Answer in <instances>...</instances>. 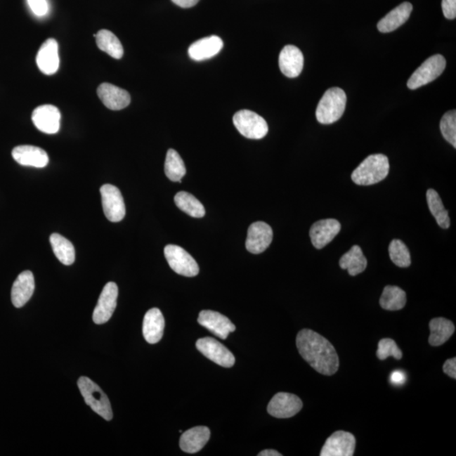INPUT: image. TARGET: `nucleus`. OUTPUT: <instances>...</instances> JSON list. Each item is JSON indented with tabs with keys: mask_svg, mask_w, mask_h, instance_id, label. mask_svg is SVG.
<instances>
[{
	"mask_svg": "<svg viewBox=\"0 0 456 456\" xmlns=\"http://www.w3.org/2000/svg\"><path fill=\"white\" fill-rule=\"evenodd\" d=\"M296 344L302 358L318 373L326 376L337 373L340 363L336 349L327 339L304 329L297 336Z\"/></svg>",
	"mask_w": 456,
	"mask_h": 456,
	"instance_id": "obj_1",
	"label": "nucleus"
},
{
	"mask_svg": "<svg viewBox=\"0 0 456 456\" xmlns=\"http://www.w3.org/2000/svg\"><path fill=\"white\" fill-rule=\"evenodd\" d=\"M390 171V162L383 154L370 155L351 174V179L358 185H373L383 181Z\"/></svg>",
	"mask_w": 456,
	"mask_h": 456,
	"instance_id": "obj_2",
	"label": "nucleus"
},
{
	"mask_svg": "<svg viewBox=\"0 0 456 456\" xmlns=\"http://www.w3.org/2000/svg\"><path fill=\"white\" fill-rule=\"evenodd\" d=\"M346 95L341 88L333 87L325 91L318 104L316 119L322 124L337 122L344 114Z\"/></svg>",
	"mask_w": 456,
	"mask_h": 456,
	"instance_id": "obj_3",
	"label": "nucleus"
},
{
	"mask_svg": "<svg viewBox=\"0 0 456 456\" xmlns=\"http://www.w3.org/2000/svg\"><path fill=\"white\" fill-rule=\"evenodd\" d=\"M78 387L85 403L93 411L107 421L112 419V410L108 397L97 384L89 378L82 377L78 380Z\"/></svg>",
	"mask_w": 456,
	"mask_h": 456,
	"instance_id": "obj_4",
	"label": "nucleus"
},
{
	"mask_svg": "<svg viewBox=\"0 0 456 456\" xmlns=\"http://www.w3.org/2000/svg\"><path fill=\"white\" fill-rule=\"evenodd\" d=\"M233 124L238 132L248 139L261 140L269 131L266 121L250 110L237 112L233 116Z\"/></svg>",
	"mask_w": 456,
	"mask_h": 456,
	"instance_id": "obj_5",
	"label": "nucleus"
},
{
	"mask_svg": "<svg viewBox=\"0 0 456 456\" xmlns=\"http://www.w3.org/2000/svg\"><path fill=\"white\" fill-rule=\"evenodd\" d=\"M164 254L171 269L183 277L193 278L199 274L200 268L195 259L178 245H167Z\"/></svg>",
	"mask_w": 456,
	"mask_h": 456,
	"instance_id": "obj_6",
	"label": "nucleus"
},
{
	"mask_svg": "<svg viewBox=\"0 0 456 456\" xmlns=\"http://www.w3.org/2000/svg\"><path fill=\"white\" fill-rule=\"evenodd\" d=\"M445 58L441 54L429 58L408 79L409 89L416 90L434 82L445 71Z\"/></svg>",
	"mask_w": 456,
	"mask_h": 456,
	"instance_id": "obj_7",
	"label": "nucleus"
},
{
	"mask_svg": "<svg viewBox=\"0 0 456 456\" xmlns=\"http://www.w3.org/2000/svg\"><path fill=\"white\" fill-rule=\"evenodd\" d=\"M104 214L112 223H119L124 219L126 209L124 200L118 188L104 185L100 189Z\"/></svg>",
	"mask_w": 456,
	"mask_h": 456,
	"instance_id": "obj_8",
	"label": "nucleus"
},
{
	"mask_svg": "<svg viewBox=\"0 0 456 456\" xmlns=\"http://www.w3.org/2000/svg\"><path fill=\"white\" fill-rule=\"evenodd\" d=\"M196 348L204 357L221 367H231L235 364L236 359L231 351L214 338L199 339L196 341Z\"/></svg>",
	"mask_w": 456,
	"mask_h": 456,
	"instance_id": "obj_9",
	"label": "nucleus"
},
{
	"mask_svg": "<svg viewBox=\"0 0 456 456\" xmlns=\"http://www.w3.org/2000/svg\"><path fill=\"white\" fill-rule=\"evenodd\" d=\"M118 296L119 288L117 284L112 282L107 283L94 309L93 319L95 324H105L111 319L117 307Z\"/></svg>",
	"mask_w": 456,
	"mask_h": 456,
	"instance_id": "obj_10",
	"label": "nucleus"
},
{
	"mask_svg": "<svg viewBox=\"0 0 456 456\" xmlns=\"http://www.w3.org/2000/svg\"><path fill=\"white\" fill-rule=\"evenodd\" d=\"M302 408L303 403L299 396L280 392L271 400L267 411L274 417L289 418L297 415Z\"/></svg>",
	"mask_w": 456,
	"mask_h": 456,
	"instance_id": "obj_11",
	"label": "nucleus"
},
{
	"mask_svg": "<svg viewBox=\"0 0 456 456\" xmlns=\"http://www.w3.org/2000/svg\"><path fill=\"white\" fill-rule=\"evenodd\" d=\"M356 438L345 431H337L329 437L322 448L321 456H353Z\"/></svg>",
	"mask_w": 456,
	"mask_h": 456,
	"instance_id": "obj_12",
	"label": "nucleus"
},
{
	"mask_svg": "<svg viewBox=\"0 0 456 456\" xmlns=\"http://www.w3.org/2000/svg\"><path fill=\"white\" fill-rule=\"evenodd\" d=\"M273 240L272 228L263 221H256L250 225L246 240V249L249 252L258 254L266 251Z\"/></svg>",
	"mask_w": 456,
	"mask_h": 456,
	"instance_id": "obj_13",
	"label": "nucleus"
},
{
	"mask_svg": "<svg viewBox=\"0 0 456 456\" xmlns=\"http://www.w3.org/2000/svg\"><path fill=\"white\" fill-rule=\"evenodd\" d=\"M198 323L207 328L216 337L227 339L230 333L235 332L236 326L233 322L221 313L211 311H203L200 313Z\"/></svg>",
	"mask_w": 456,
	"mask_h": 456,
	"instance_id": "obj_14",
	"label": "nucleus"
},
{
	"mask_svg": "<svg viewBox=\"0 0 456 456\" xmlns=\"http://www.w3.org/2000/svg\"><path fill=\"white\" fill-rule=\"evenodd\" d=\"M61 115L58 108L53 105L37 107L32 112V119L36 128L48 135L60 131Z\"/></svg>",
	"mask_w": 456,
	"mask_h": 456,
	"instance_id": "obj_15",
	"label": "nucleus"
},
{
	"mask_svg": "<svg viewBox=\"0 0 456 456\" xmlns=\"http://www.w3.org/2000/svg\"><path fill=\"white\" fill-rule=\"evenodd\" d=\"M98 95L104 105L111 110H124L131 102L127 91L110 83L101 84L98 88Z\"/></svg>",
	"mask_w": 456,
	"mask_h": 456,
	"instance_id": "obj_16",
	"label": "nucleus"
},
{
	"mask_svg": "<svg viewBox=\"0 0 456 456\" xmlns=\"http://www.w3.org/2000/svg\"><path fill=\"white\" fill-rule=\"evenodd\" d=\"M304 64V54L294 45H287L279 56V67L288 78H296L302 73Z\"/></svg>",
	"mask_w": 456,
	"mask_h": 456,
	"instance_id": "obj_17",
	"label": "nucleus"
},
{
	"mask_svg": "<svg viewBox=\"0 0 456 456\" xmlns=\"http://www.w3.org/2000/svg\"><path fill=\"white\" fill-rule=\"evenodd\" d=\"M341 226L337 220L325 219L313 223L309 235L313 246L318 249H323L340 233Z\"/></svg>",
	"mask_w": 456,
	"mask_h": 456,
	"instance_id": "obj_18",
	"label": "nucleus"
},
{
	"mask_svg": "<svg viewBox=\"0 0 456 456\" xmlns=\"http://www.w3.org/2000/svg\"><path fill=\"white\" fill-rule=\"evenodd\" d=\"M37 65L45 74H56L60 68V56H58V44L53 39L45 41L37 54Z\"/></svg>",
	"mask_w": 456,
	"mask_h": 456,
	"instance_id": "obj_19",
	"label": "nucleus"
},
{
	"mask_svg": "<svg viewBox=\"0 0 456 456\" xmlns=\"http://www.w3.org/2000/svg\"><path fill=\"white\" fill-rule=\"evenodd\" d=\"M12 157L19 164L43 169L48 164L49 158L44 150L33 145H19L12 150Z\"/></svg>",
	"mask_w": 456,
	"mask_h": 456,
	"instance_id": "obj_20",
	"label": "nucleus"
},
{
	"mask_svg": "<svg viewBox=\"0 0 456 456\" xmlns=\"http://www.w3.org/2000/svg\"><path fill=\"white\" fill-rule=\"evenodd\" d=\"M35 290L32 272L25 271L16 278L11 290V301L15 308H22L31 299Z\"/></svg>",
	"mask_w": 456,
	"mask_h": 456,
	"instance_id": "obj_21",
	"label": "nucleus"
},
{
	"mask_svg": "<svg viewBox=\"0 0 456 456\" xmlns=\"http://www.w3.org/2000/svg\"><path fill=\"white\" fill-rule=\"evenodd\" d=\"M211 437V431L204 426H195L183 433L179 445L183 451L189 454L197 453L202 450Z\"/></svg>",
	"mask_w": 456,
	"mask_h": 456,
	"instance_id": "obj_22",
	"label": "nucleus"
},
{
	"mask_svg": "<svg viewBox=\"0 0 456 456\" xmlns=\"http://www.w3.org/2000/svg\"><path fill=\"white\" fill-rule=\"evenodd\" d=\"M165 320L160 309L154 308L145 313L143 320V336L150 344L160 341L164 332Z\"/></svg>",
	"mask_w": 456,
	"mask_h": 456,
	"instance_id": "obj_23",
	"label": "nucleus"
},
{
	"mask_svg": "<svg viewBox=\"0 0 456 456\" xmlns=\"http://www.w3.org/2000/svg\"><path fill=\"white\" fill-rule=\"evenodd\" d=\"M223 48V41L217 36L204 37L196 41L189 48V56L195 61L209 60L220 53Z\"/></svg>",
	"mask_w": 456,
	"mask_h": 456,
	"instance_id": "obj_24",
	"label": "nucleus"
},
{
	"mask_svg": "<svg viewBox=\"0 0 456 456\" xmlns=\"http://www.w3.org/2000/svg\"><path fill=\"white\" fill-rule=\"evenodd\" d=\"M413 7L411 3L404 2L392 10L390 13L379 20L377 27L382 33L394 32L408 22Z\"/></svg>",
	"mask_w": 456,
	"mask_h": 456,
	"instance_id": "obj_25",
	"label": "nucleus"
},
{
	"mask_svg": "<svg viewBox=\"0 0 456 456\" xmlns=\"http://www.w3.org/2000/svg\"><path fill=\"white\" fill-rule=\"evenodd\" d=\"M430 336L429 342L431 346H439L449 340L455 332V325L445 318H435L429 323Z\"/></svg>",
	"mask_w": 456,
	"mask_h": 456,
	"instance_id": "obj_26",
	"label": "nucleus"
},
{
	"mask_svg": "<svg viewBox=\"0 0 456 456\" xmlns=\"http://www.w3.org/2000/svg\"><path fill=\"white\" fill-rule=\"evenodd\" d=\"M339 265L342 270H347L351 277H355L365 271L367 262L362 249L355 245L351 247L348 252L342 255Z\"/></svg>",
	"mask_w": 456,
	"mask_h": 456,
	"instance_id": "obj_27",
	"label": "nucleus"
},
{
	"mask_svg": "<svg viewBox=\"0 0 456 456\" xmlns=\"http://www.w3.org/2000/svg\"><path fill=\"white\" fill-rule=\"evenodd\" d=\"M97 41L98 47L105 52L108 56L116 60H120L124 56V48L121 41L114 33L110 31L100 30L97 34H94Z\"/></svg>",
	"mask_w": 456,
	"mask_h": 456,
	"instance_id": "obj_28",
	"label": "nucleus"
},
{
	"mask_svg": "<svg viewBox=\"0 0 456 456\" xmlns=\"http://www.w3.org/2000/svg\"><path fill=\"white\" fill-rule=\"evenodd\" d=\"M50 244L58 261L65 266L72 265L75 259V250L70 241L60 234L53 233L50 236Z\"/></svg>",
	"mask_w": 456,
	"mask_h": 456,
	"instance_id": "obj_29",
	"label": "nucleus"
},
{
	"mask_svg": "<svg viewBox=\"0 0 456 456\" xmlns=\"http://www.w3.org/2000/svg\"><path fill=\"white\" fill-rule=\"evenodd\" d=\"M379 304L386 311H400L407 304V294L399 287L387 286L384 287Z\"/></svg>",
	"mask_w": 456,
	"mask_h": 456,
	"instance_id": "obj_30",
	"label": "nucleus"
},
{
	"mask_svg": "<svg viewBox=\"0 0 456 456\" xmlns=\"http://www.w3.org/2000/svg\"><path fill=\"white\" fill-rule=\"evenodd\" d=\"M174 202L180 210L185 212L186 214L195 217V219H200L206 214V210L202 202L196 199L193 195L187 193V192H178L175 195Z\"/></svg>",
	"mask_w": 456,
	"mask_h": 456,
	"instance_id": "obj_31",
	"label": "nucleus"
},
{
	"mask_svg": "<svg viewBox=\"0 0 456 456\" xmlns=\"http://www.w3.org/2000/svg\"><path fill=\"white\" fill-rule=\"evenodd\" d=\"M426 200H428L429 208L434 219H436L439 227L448 229L450 226V219L448 211L442 202L439 195L433 189L426 191Z\"/></svg>",
	"mask_w": 456,
	"mask_h": 456,
	"instance_id": "obj_32",
	"label": "nucleus"
},
{
	"mask_svg": "<svg viewBox=\"0 0 456 456\" xmlns=\"http://www.w3.org/2000/svg\"><path fill=\"white\" fill-rule=\"evenodd\" d=\"M165 174L173 182H180L186 174V167L181 157L174 149L169 150L165 161Z\"/></svg>",
	"mask_w": 456,
	"mask_h": 456,
	"instance_id": "obj_33",
	"label": "nucleus"
},
{
	"mask_svg": "<svg viewBox=\"0 0 456 456\" xmlns=\"http://www.w3.org/2000/svg\"><path fill=\"white\" fill-rule=\"evenodd\" d=\"M389 253L393 263L400 268H407L411 265V254L403 241L395 240L389 247Z\"/></svg>",
	"mask_w": 456,
	"mask_h": 456,
	"instance_id": "obj_34",
	"label": "nucleus"
},
{
	"mask_svg": "<svg viewBox=\"0 0 456 456\" xmlns=\"http://www.w3.org/2000/svg\"><path fill=\"white\" fill-rule=\"evenodd\" d=\"M441 133L450 144L456 148V112H447L441 121Z\"/></svg>",
	"mask_w": 456,
	"mask_h": 456,
	"instance_id": "obj_35",
	"label": "nucleus"
},
{
	"mask_svg": "<svg viewBox=\"0 0 456 456\" xmlns=\"http://www.w3.org/2000/svg\"><path fill=\"white\" fill-rule=\"evenodd\" d=\"M377 357L380 360H386L389 357L400 360L403 358V353L394 340L384 338L379 342Z\"/></svg>",
	"mask_w": 456,
	"mask_h": 456,
	"instance_id": "obj_36",
	"label": "nucleus"
},
{
	"mask_svg": "<svg viewBox=\"0 0 456 456\" xmlns=\"http://www.w3.org/2000/svg\"><path fill=\"white\" fill-rule=\"evenodd\" d=\"M33 13L37 16H44L48 13V6L46 0H27Z\"/></svg>",
	"mask_w": 456,
	"mask_h": 456,
	"instance_id": "obj_37",
	"label": "nucleus"
},
{
	"mask_svg": "<svg viewBox=\"0 0 456 456\" xmlns=\"http://www.w3.org/2000/svg\"><path fill=\"white\" fill-rule=\"evenodd\" d=\"M442 11L447 19L456 18V0H442Z\"/></svg>",
	"mask_w": 456,
	"mask_h": 456,
	"instance_id": "obj_38",
	"label": "nucleus"
},
{
	"mask_svg": "<svg viewBox=\"0 0 456 456\" xmlns=\"http://www.w3.org/2000/svg\"><path fill=\"white\" fill-rule=\"evenodd\" d=\"M391 383L396 386H403L407 382V374L401 370L392 372L391 374Z\"/></svg>",
	"mask_w": 456,
	"mask_h": 456,
	"instance_id": "obj_39",
	"label": "nucleus"
},
{
	"mask_svg": "<svg viewBox=\"0 0 456 456\" xmlns=\"http://www.w3.org/2000/svg\"><path fill=\"white\" fill-rule=\"evenodd\" d=\"M443 373L452 379L456 378V358H450L443 364Z\"/></svg>",
	"mask_w": 456,
	"mask_h": 456,
	"instance_id": "obj_40",
	"label": "nucleus"
},
{
	"mask_svg": "<svg viewBox=\"0 0 456 456\" xmlns=\"http://www.w3.org/2000/svg\"><path fill=\"white\" fill-rule=\"evenodd\" d=\"M171 1L181 8H191L197 5L200 0H171Z\"/></svg>",
	"mask_w": 456,
	"mask_h": 456,
	"instance_id": "obj_41",
	"label": "nucleus"
},
{
	"mask_svg": "<svg viewBox=\"0 0 456 456\" xmlns=\"http://www.w3.org/2000/svg\"><path fill=\"white\" fill-rule=\"evenodd\" d=\"M282 454H280L278 451L275 450H266L261 452L258 454V456H282Z\"/></svg>",
	"mask_w": 456,
	"mask_h": 456,
	"instance_id": "obj_42",
	"label": "nucleus"
}]
</instances>
